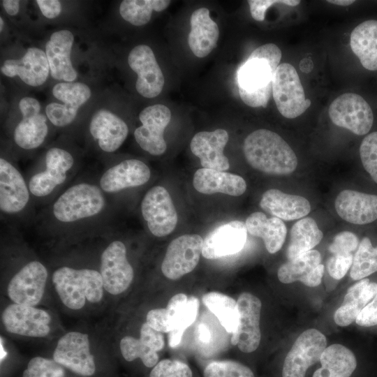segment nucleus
<instances>
[{
	"instance_id": "20",
	"label": "nucleus",
	"mask_w": 377,
	"mask_h": 377,
	"mask_svg": "<svg viewBox=\"0 0 377 377\" xmlns=\"http://www.w3.org/2000/svg\"><path fill=\"white\" fill-rule=\"evenodd\" d=\"M246 225L232 221L209 232L203 241L202 255L207 259H217L240 251L246 241Z\"/></svg>"
},
{
	"instance_id": "51",
	"label": "nucleus",
	"mask_w": 377,
	"mask_h": 377,
	"mask_svg": "<svg viewBox=\"0 0 377 377\" xmlns=\"http://www.w3.org/2000/svg\"><path fill=\"white\" fill-rule=\"evenodd\" d=\"M36 3L42 14L48 19H54L61 12V4L57 0H37Z\"/></svg>"
},
{
	"instance_id": "12",
	"label": "nucleus",
	"mask_w": 377,
	"mask_h": 377,
	"mask_svg": "<svg viewBox=\"0 0 377 377\" xmlns=\"http://www.w3.org/2000/svg\"><path fill=\"white\" fill-rule=\"evenodd\" d=\"M326 346V337L319 330L304 331L295 341L284 360L282 377H304L307 369L320 361Z\"/></svg>"
},
{
	"instance_id": "24",
	"label": "nucleus",
	"mask_w": 377,
	"mask_h": 377,
	"mask_svg": "<svg viewBox=\"0 0 377 377\" xmlns=\"http://www.w3.org/2000/svg\"><path fill=\"white\" fill-rule=\"evenodd\" d=\"M334 207L338 215L348 223H371L377 219V195L346 189L337 196Z\"/></svg>"
},
{
	"instance_id": "31",
	"label": "nucleus",
	"mask_w": 377,
	"mask_h": 377,
	"mask_svg": "<svg viewBox=\"0 0 377 377\" xmlns=\"http://www.w3.org/2000/svg\"><path fill=\"white\" fill-rule=\"evenodd\" d=\"M193 185L197 191L207 195L220 193L239 196L246 190V183L241 176L204 168L195 171Z\"/></svg>"
},
{
	"instance_id": "33",
	"label": "nucleus",
	"mask_w": 377,
	"mask_h": 377,
	"mask_svg": "<svg viewBox=\"0 0 377 377\" xmlns=\"http://www.w3.org/2000/svg\"><path fill=\"white\" fill-rule=\"evenodd\" d=\"M377 283L364 278L350 287L341 305L334 314L337 325L346 327L355 321L362 309L374 297Z\"/></svg>"
},
{
	"instance_id": "39",
	"label": "nucleus",
	"mask_w": 377,
	"mask_h": 377,
	"mask_svg": "<svg viewBox=\"0 0 377 377\" xmlns=\"http://www.w3.org/2000/svg\"><path fill=\"white\" fill-rule=\"evenodd\" d=\"M169 0H124L119 6L122 18L135 26L148 23L152 11L161 12L170 5Z\"/></svg>"
},
{
	"instance_id": "52",
	"label": "nucleus",
	"mask_w": 377,
	"mask_h": 377,
	"mask_svg": "<svg viewBox=\"0 0 377 377\" xmlns=\"http://www.w3.org/2000/svg\"><path fill=\"white\" fill-rule=\"evenodd\" d=\"M19 108L22 116L33 115L40 113V104L32 97H24L19 102Z\"/></svg>"
},
{
	"instance_id": "3",
	"label": "nucleus",
	"mask_w": 377,
	"mask_h": 377,
	"mask_svg": "<svg viewBox=\"0 0 377 377\" xmlns=\"http://www.w3.org/2000/svg\"><path fill=\"white\" fill-rule=\"evenodd\" d=\"M52 283L62 304L73 311L100 304L106 293L100 272L90 268L60 267L53 272Z\"/></svg>"
},
{
	"instance_id": "45",
	"label": "nucleus",
	"mask_w": 377,
	"mask_h": 377,
	"mask_svg": "<svg viewBox=\"0 0 377 377\" xmlns=\"http://www.w3.org/2000/svg\"><path fill=\"white\" fill-rule=\"evenodd\" d=\"M187 364L177 360H162L152 368L149 377H192Z\"/></svg>"
},
{
	"instance_id": "32",
	"label": "nucleus",
	"mask_w": 377,
	"mask_h": 377,
	"mask_svg": "<svg viewBox=\"0 0 377 377\" xmlns=\"http://www.w3.org/2000/svg\"><path fill=\"white\" fill-rule=\"evenodd\" d=\"M350 46L364 70L377 71V19L359 23L350 35Z\"/></svg>"
},
{
	"instance_id": "15",
	"label": "nucleus",
	"mask_w": 377,
	"mask_h": 377,
	"mask_svg": "<svg viewBox=\"0 0 377 377\" xmlns=\"http://www.w3.org/2000/svg\"><path fill=\"white\" fill-rule=\"evenodd\" d=\"M238 324L232 333L231 343L237 345L244 353L255 351L261 339L260 319L262 304L260 300L249 293H242L237 299Z\"/></svg>"
},
{
	"instance_id": "36",
	"label": "nucleus",
	"mask_w": 377,
	"mask_h": 377,
	"mask_svg": "<svg viewBox=\"0 0 377 377\" xmlns=\"http://www.w3.org/2000/svg\"><path fill=\"white\" fill-rule=\"evenodd\" d=\"M323 232L315 220L305 217L297 221L290 230V242L286 251L288 260L313 249L322 240Z\"/></svg>"
},
{
	"instance_id": "27",
	"label": "nucleus",
	"mask_w": 377,
	"mask_h": 377,
	"mask_svg": "<svg viewBox=\"0 0 377 377\" xmlns=\"http://www.w3.org/2000/svg\"><path fill=\"white\" fill-rule=\"evenodd\" d=\"M320 262V252L311 250L281 265L278 279L283 283L299 281L306 286L316 287L321 283L325 271Z\"/></svg>"
},
{
	"instance_id": "17",
	"label": "nucleus",
	"mask_w": 377,
	"mask_h": 377,
	"mask_svg": "<svg viewBox=\"0 0 377 377\" xmlns=\"http://www.w3.org/2000/svg\"><path fill=\"white\" fill-rule=\"evenodd\" d=\"M130 68L137 73V91L145 98H154L160 94L164 86V77L150 47L140 45L130 52L128 57Z\"/></svg>"
},
{
	"instance_id": "7",
	"label": "nucleus",
	"mask_w": 377,
	"mask_h": 377,
	"mask_svg": "<svg viewBox=\"0 0 377 377\" xmlns=\"http://www.w3.org/2000/svg\"><path fill=\"white\" fill-rule=\"evenodd\" d=\"M328 114L334 124L359 136L369 133L374 123L371 103L357 93L348 92L338 96L330 105Z\"/></svg>"
},
{
	"instance_id": "38",
	"label": "nucleus",
	"mask_w": 377,
	"mask_h": 377,
	"mask_svg": "<svg viewBox=\"0 0 377 377\" xmlns=\"http://www.w3.org/2000/svg\"><path fill=\"white\" fill-rule=\"evenodd\" d=\"M202 300L228 332L233 333L236 330L239 311L235 300L223 293L212 291L203 295Z\"/></svg>"
},
{
	"instance_id": "25",
	"label": "nucleus",
	"mask_w": 377,
	"mask_h": 377,
	"mask_svg": "<svg viewBox=\"0 0 377 377\" xmlns=\"http://www.w3.org/2000/svg\"><path fill=\"white\" fill-rule=\"evenodd\" d=\"M74 36L66 29L54 32L45 44V54L51 76L57 80L72 82L77 72L71 60Z\"/></svg>"
},
{
	"instance_id": "40",
	"label": "nucleus",
	"mask_w": 377,
	"mask_h": 377,
	"mask_svg": "<svg viewBox=\"0 0 377 377\" xmlns=\"http://www.w3.org/2000/svg\"><path fill=\"white\" fill-rule=\"evenodd\" d=\"M377 272V246L374 247L369 237L359 244L351 265L350 275L353 280H361Z\"/></svg>"
},
{
	"instance_id": "34",
	"label": "nucleus",
	"mask_w": 377,
	"mask_h": 377,
	"mask_svg": "<svg viewBox=\"0 0 377 377\" xmlns=\"http://www.w3.org/2000/svg\"><path fill=\"white\" fill-rule=\"evenodd\" d=\"M245 225L249 234L263 239L267 251L275 253L282 247L287 234L283 221L276 217L267 218L261 212L250 214Z\"/></svg>"
},
{
	"instance_id": "22",
	"label": "nucleus",
	"mask_w": 377,
	"mask_h": 377,
	"mask_svg": "<svg viewBox=\"0 0 377 377\" xmlns=\"http://www.w3.org/2000/svg\"><path fill=\"white\" fill-rule=\"evenodd\" d=\"M228 138V131L224 129L200 131L193 137L190 148L192 153L199 158L204 168L226 171L229 169L230 163L223 154V149Z\"/></svg>"
},
{
	"instance_id": "6",
	"label": "nucleus",
	"mask_w": 377,
	"mask_h": 377,
	"mask_svg": "<svg viewBox=\"0 0 377 377\" xmlns=\"http://www.w3.org/2000/svg\"><path fill=\"white\" fill-rule=\"evenodd\" d=\"M1 318L4 330L13 335L43 339L53 332V316L36 306L11 302L3 309Z\"/></svg>"
},
{
	"instance_id": "29",
	"label": "nucleus",
	"mask_w": 377,
	"mask_h": 377,
	"mask_svg": "<svg viewBox=\"0 0 377 377\" xmlns=\"http://www.w3.org/2000/svg\"><path fill=\"white\" fill-rule=\"evenodd\" d=\"M260 207L282 221L299 219L311 212V204L306 198L283 193L276 188L268 189L263 194Z\"/></svg>"
},
{
	"instance_id": "21",
	"label": "nucleus",
	"mask_w": 377,
	"mask_h": 377,
	"mask_svg": "<svg viewBox=\"0 0 377 377\" xmlns=\"http://www.w3.org/2000/svg\"><path fill=\"white\" fill-rule=\"evenodd\" d=\"M30 191L20 171L0 158V209L5 214L21 212L27 205Z\"/></svg>"
},
{
	"instance_id": "4",
	"label": "nucleus",
	"mask_w": 377,
	"mask_h": 377,
	"mask_svg": "<svg viewBox=\"0 0 377 377\" xmlns=\"http://www.w3.org/2000/svg\"><path fill=\"white\" fill-rule=\"evenodd\" d=\"M105 199L100 187L89 184H76L66 190L54 202L52 214L62 223H73L100 214Z\"/></svg>"
},
{
	"instance_id": "35",
	"label": "nucleus",
	"mask_w": 377,
	"mask_h": 377,
	"mask_svg": "<svg viewBox=\"0 0 377 377\" xmlns=\"http://www.w3.org/2000/svg\"><path fill=\"white\" fill-rule=\"evenodd\" d=\"M321 367L312 377H350L357 367L354 353L341 344L325 348L320 359Z\"/></svg>"
},
{
	"instance_id": "14",
	"label": "nucleus",
	"mask_w": 377,
	"mask_h": 377,
	"mask_svg": "<svg viewBox=\"0 0 377 377\" xmlns=\"http://www.w3.org/2000/svg\"><path fill=\"white\" fill-rule=\"evenodd\" d=\"M52 94L64 104L49 103L45 108V114L53 125L63 127L74 121L80 107L90 98L91 91L82 82H62L53 87Z\"/></svg>"
},
{
	"instance_id": "5",
	"label": "nucleus",
	"mask_w": 377,
	"mask_h": 377,
	"mask_svg": "<svg viewBox=\"0 0 377 377\" xmlns=\"http://www.w3.org/2000/svg\"><path fill=\"white\" fill-rule=\"evenodd\" d=\"M52 359L64 369L82 377H91L96 371L92 345L87 333L69 331L58 339Z\"/></svg>"
},
{
	"instance_id": "41",
	"label": "nucleus",
	"mask_w": 377,
	"mask_h": 377,
	"mask_svg": "<svg viewBox=\"0 0 377 377\" xmlns=\"http://www.w3.org/2000/svg\"><path fill=\"white\" fill-rule=\"evenodd\" d=\"M204 377H255L251 369L233 360H217L209 363L204 369Z\"/></svg>"
},
{
	"instance_id": "2",
	"label": "nucleus",
	"mask_w": 377,
	"mask_h": 377,
	"mask_svg": "<svg viewBox=\"0 0 377 377\" xmlns=\"http://www.w3.org/2000/svg\"><path fill=\"white\" fill-rule=\"evenodd\" d=\"M243 152L253 168L268 175H290L298 163L290 145L276 133L267 129L251 133L244 141Z\"/></svg>"
},
{
	"instance_id": "54",
	"label": "nucleus",
	"mask_w": 377,
	"mask_h": 377,
	"mask_svg": "<svg viewBox=\"0 0 377 377\" xmlns=\"http://www.w3.org/2000/svg\"><path fill=\"white\" fill-rule=\"evenodd\" d=\"M199 338L202 341H209V332L208 330V329L206 327L205 325H200L199 326Z\"/></svg>"
},
{
	"instance_id": "50",
	"label": "nucleus",
	"mask_w": 377,
	"mask_h": 377,
	"mask_svg": "<svg viewBox=\"0 0 377 377\" xmlns=\"http://www.w3.org/2000/svg\"><path fill=\"white\" fill-rule=\"evenodd\" d=\"M355 323L362 327L377 325V293L374 297L360 312Z\"/></svg>"
},
{
	"instance_id": "28",
	"label": "nucleus",
	"mask_w": 377,
	"mask_h": 377,
	"mask_svg": "<svg viewBox=\"0 0 377 377\" xmlns=\"http://www.w3.org/2000/svg\"><path fill=\"white\" fill-rule=\"evenodd\" d=\"M89 131L105 152L118 149L127 138L128 128L125 121L112 112L101 109L95 112L89 124Z\"/></svg>"
},
{
	"instance_id": "55",
	"label": "nucleus",
	"mask_w": 377,
	"mask_h": 377,
	"mask_svg": "<svg viewBox=\"0 0 377 377\" xmlns=\"http://www.w3.org/2000/svg\"><path fill=\"white\" fill-rule=\"evenodd\" d=\"M327 2L338 6H347L355 2L353 0H328Z\"/></svg>"
},
{
	"instance_id": "10",
	"label": "nucleus",
	"mask_w": 377,
	"mask_h": 377,
	"mask_svg": "<svg viewBox=\"0 0 377 377\" xmlns=\"http://www.w3.org/2000/svg\"><path fill=\"white\" fill-rule=\"evenodd\" d=\"M99 272L106 293L117 296L128 289L134 271L127 258L126 247L121 241L110 242L103 251Z\"/></svg>"
},
{
	"instance_id": "13",
	"label": "nucleus",
	"mask_w": 377,
	"mask_h": 377,
	"mask_svg": "<svg viewBox=\"0 0 377 377\" xmlns=\"http://www.w3.org/2000/svg\"><path fill=\"white\" fill-rule=\"evenodd\" d=\"M141 212L149 231L156 237L170 234L175 228L178 216L168 190L156 186L145 195Z\"/></svg>"
},
{
	"instance_id": "1",
	"label": "nucleus",
	"mask_w": 377,
	"mask_h": 377,
	"mask_svg": "<svg viewBox=\"0 0 377 377\" xmlns=\"http://www.w3.org/2000/svg\"><path fill=\"white\" fill-rule=\"evenodd\" d=\"M281 56L277 45L267 43L255 49L239 67L238 91L246 105L252 108L267 107Z\"/></svg>"
},
{
	"instance_id": "43",
	"label": "nucleus",
	"mask_w": 377,
	"mask_h": 377,
	"mask_svg": "<svg viewBox=\"0 0 377 377\" xmlns=\"http://www.w3.org/2000/svg\"><path fill=\"white\" fill-rule=\"evenodd\" d=\"M359 154L363 168L377 183V131L368 133L362 139Z\"/></svg>"
},
{
	"instance_id": "48",
	"label": "nucleus",
	"mask_w": 377,
	"mask_h": 377,
	"mask_svg": "<svg viewBox=\"0 0 377 377\" xmlns=\"http://www.w3.org/2000/svg\"><path fill=\"white\" fill-rule=\"evenodd\" d=\"M353 253L333 254L327 261L329 274L335 279H342L352 265Z\"/></svg>"
},
{
	"instance_id": "9",
	"label": "nucleus",
	"mask_w": 377,
	"mask_h": 377,
	"mask_svg": "<svg viewBox=\"0 0 377 377\" xmlns=\"http://www.w3.org/2000/svg\"><path fill=\"white\" fill-rule=\"evenodd\" d=\"M48 272L38 260L24 265L10 279L7 296L12 303L36 306L44 296Z\"/></svg>"
},
{
	"instance_id": "16",
	"label": "nucleus",
	"mask_w": 377,
	"mask_h": 377,
	"mask_svg": "<svg viewBox=\"0 0 377 377\" xmlns=\"http://www.w3.org/2000/svg\"><path fill=\"white\" fill-rule=\"evenodd\" d=\"M170 119V109L162 104L148 106L140 112L139 119L142 125L135 130L134 137L143 150L154 156L161 155L166 151L163 133Z\"/></svg>"
},
{
	"instance_id": "8",
	"label": "nucleus",
	"mask_w": 377,
	"mask_h": 377,
	"mask_svg": "<svg viewBox=\"0 0 377 377\" xmlns=\"http://www.w3.org/2000/svg\"><path fill=\"white\" fill-rule=\"evenodd\" d=\"M272 95L279 112L288 119L300 116L311 103L310 99L306 98L297 71L288 63L279 64L276 68Z\"/></svg>"
},
{
	"instance_id": "11",
	"label": "nucleus",
	"mask_w": 377,
	"mask_h": 377,
	"mask_svg": "<svg viewBox=\"0 0 377 377\" xmlns=\"http://www.w3.org/2000/svg\"><path fill=\"white\" fill-rule=\"evenodd\" d=\"M203 239L197 234H186L168 245L161 264V272L168 279L177 280L192 272L199 263Z\"/></svg>"
},
{
	"instance_id": "37",
	"label": "nucleus",
	"mask_w": 377,
	"mask_h": 377,
	"mask_svg": "<svg viewBox=\"0 0 377 377\" xmlns=\"http://www.w3.org/2000/svg\"><path fill=\"white\" fill-rule=\"evenodd\" d=\"M46 121V116L40 113L22 116V119L14 130L13 138L15 143L24 149L38 147L47 135Z\"/></svg>"
},
{
	"instance_id": "23",
	"label": "nucleus",
	"mask_w": 377,
	"mask_h": 377,
	"mask_svg": "<svg viewBox=\"0 0 377 377\" xmlns=\"http://www.w3.org/2000/svg\"><path fill=\"white\" fill-rule=\"evenodd\" d=\"M1 71L7 77L18 76L31 87L42 85L50 73L45 52L35 47H29L20 59L6 60Z\"/></svg>"
},
{
	"instance_id": "49",
	"label": "nucleus",
	"mask_w": 377,
	"mask_h": 377,
	"mask_svg": "<svg viewBox=\"0 0 377 377\" xmlns=\"http://www.w3.org/2000/svg\"><path fill=\"white\" fill-rule=\"evenodd\" d=\"M299 0H249L248 3L252 17L259 22L265 20L267 10L274 4L282 3L288 6L299 5Z\"/></svg>"
},
{
	"instance_id": "19",
	"label": "nucleus",
	"mask_w": 377,
	"mask_h": 377,
	"mask_svg": "<svg viewBox=\"0 0 377 377\" xmlns=\"http://www.w3.org/2000/svg\"><path fill=\"white\" fill-rule=\"evenodd\" d=\"M164 346L163 333L154 330L146 322L140 327L139 338L126 335L119 341L120 352L125 360L132 362L140 359L148 368L154 367L158 363L157 353Z\"/></svg>"
},
{
	"instance_id": "26",
	"label": "nucleus",
	"mask_w": 377,
	"mask_h": 377,
	"mask_svg": "<svg viewBox=\"0 0 377 377\" xmlns=\"http://www.w3.org/2000/svg\"><path fill=\"white\" fill-rule=\"evenodd\" d=\"M150 175V169L144 162L138 159L124 160L103 174L100 188L106 193H117L146 184Z\"/></svg>"
},
{
	"instance_id": "18",
	"label": "nucleus",
	"mask_w": 377,
	"mask_h": 377,
	"mask_svg": "<svg viewBox=\"0 0 377 377\" xmlns=\"http://www.w3.org/2000/svg\"><path fill=\"white\" fill-rule=\"evenodd\" d=\"M74 158L65 149L52 147L45 154L46 169L33 175L29 182L30 193L37 197H44L64 183L67 172L71 169Z\"/></svg>"
},
{
	"instance_id": "56",
	"label": "nucleus",
	"mask_w": 377,
	"mask_h": 377,
	"mask_svg": "<svg viewBox=\"0 0 377 377\" xmlns=\"http://www.w3.org/2000/svg\"><path fill=\"white\" fill-rule=\"evenodd\" d=\"M3 18L1 17H0V31L1 32L3 30Z\"/></svg>"
},
{
	"instance_id": "30",
	"label": "nucleus",
	"mask_w": 377,
	"mask_h": 377,
	"mask_svg": "<svg viewBox=\"0 0 377 377\" xmlns=\"http://www.w3.org/2000/svg\"><path fill=\"white\" fill-rule=\"evenodd\" d=\"M188 44L197 57L207 56L216 47L219 37L217 24L210 17L207 8L196 9L190 19Z\"/></svg>"
},
{
	"instance_id": "47",
	"label": "nucleus",
	"mask_w": 377,
	"mask_h": 377,
	"mask_svg": "<svg viewBox=\"0 0 377 377\" xmlns=\"http://www.w3.org/2000/svg\"><path fill=\"white\" fill-rule=\"evenodd\" d=\"M146 323L154 330L162 333H169L174 330L172 317L167 308L149 310L146 316Z\"/></svg>"
},
{
	"instance_id": "53",
	"label": "nucleus",
	"mask_w": 377,
	"mask_h": 377,
	"mask_svg": "<svg viewBox=\"0 0 377 377\" xmlns=\"http://www.w3.org/2000/svg\"><path fill=\"white\" fill-rule=\"evenodd\" d=\"M3 7L9 15H15L20 10V1L17 0H3Z\"/></svg>"
},
{
	"instance_id": "46",
	"label": "nucleus",
	"mask_w": 377,
	"mask_h": 377,
	"mask_svg": "<svg viewBox=\"0 0 377 377\" xmlns=\"http://www.w3.org/2000/svg\"><path fill=\"white\" fill-rule=\"evenodd\" d=\"M359 239L350 231H343L337 234L329 246L332 254L353 253L359 246Z\"/></svg>"
},
{
	"instance_id": "42",
	"label": "nucleus",
	"mask_w": 377,
	"mask_h": 377,
	"mask_svg": "<svg viewBox=\"0 0 377 377\" xmlns=\"http://www.w3.org/2000/svg\"><path fill=\"white\" fill-rule=\"evenodd\" d=\"M66 369L52 358L32 357L24 370L22 377H65Z\"/></svg>"
},
{
	"instance_id": "44",
	"label": "nucleus",
	"mask_w": 377,
	"mask_h": 377,
	"mask_svg": "<svg viewBox=\"0 0 377 377\" xmlns=\"http://www.w3.org/2000/svg\"><path fill=\"white\" fill-rule=\"evenodd\" d=\"M200 302L197 297H188L187 304L183 311L181 318L175 329L168 333V345L175 348L179 345L186 329L195 320Z\"/></svg>"
}]
</instances>
